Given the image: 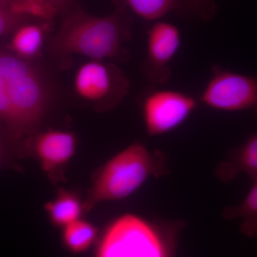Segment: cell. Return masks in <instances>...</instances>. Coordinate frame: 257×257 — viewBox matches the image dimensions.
Listing matches in <instances>:
<instances>
[{
  "label": "cell",
  "instance_id": "cell-16",
  "mask_svg": "<svg viewBox=\"0 0 257 257\" xmlns=\"http://www.w3.org/2000/svg\"><path fill=\"white\" fill-rule=\"evenodd\" d=\"M9 8L19 15L44 21H51L59 14L58 10L46 0H11Z\"/></svg>",
  "mask_w": 257,
  "mask_h": 257
},
{
  "label": "cell",
  "instance_id": "cell-22",
  "mask_svg": "<svg viewBox=\"0 0 257 257\" xmlns=\"http://www.w3.org/2000/svg\"><path fill=\"white\" fill-rule=\"evenodd\" d=\"M46 1L53 5L56 9L58 10L59 13L67 10L71 3V0H46Z\"/></svg>",
  "mask_w": 257,
  "mask_h": 257
},
{
  "label": "cell",
  "instance_id": "cell-10",
  "mask_svg": "<svg viewBox=\"0 0 257 257\" xmlns=\"http://www.w3.org/2000/svg\"><path fill=\"white\" fill-rule=\"evenodd\" d=\"M257 179V133L253 134L241 146L230 152L226 160L216 167V175L221 181L229 182L240 174Z\"/></svg>",
  "mask_w": 257,
  "mask_h": 257
},
{
  "label": "cell",
  "instance_id": "cell-7",
  "mask_svg": "<svg viewBox=\"0 0 257 257\" xmlns=\"http://www.w3.org/2000/svg\"><path fill=\"white\" fill-rule=\"evenodd\" d=\"M199 99L172 89H152L143 96L142 110L147 133L158 136L183 124L197 109Z\"/></svg>",
  "mask_w": 257,
  "mask_h": 257
},
{
  "label": "cell",
  "instance_id": "cell-18",
  "mask_svg": "<svg viewBox=\"0 0 257 257\" xmlns=\"http://www.w3.org/2000/svg\"><path fill=\"white\" fill-rule=\"evenodd\" d=\"M15 154H18L15 145L0 125V170L9 167L18 168L13 160Z\"/></svg>",
  "mask_w": 257,
  "mask_h": 257
},
{
  "label": "cell",
  "instance_id": "cell-3",
  "mask_svg": "<svg viewBox=\"0 0 257 257\" xmlns=\"http://www.w3.org/2000/svg\"><path fill=\"white\" fill-rule=\"evenodd\" d=\"M166 167L165 154L150 152L142 143L133 144L97 172L84 204V210H91L99 202L128 197L150 177L165 174Z\"/></svg>",
  "mask_w": 257,
  "mask_h": 257
},
{
  "label": "cell",
  "instance_id": "cell-6",
  "mask_svg": "<svg viewBox=\"0 0 257 257\" xmlns=\"http://www.w3.org/2000/svg\"><path fill=\"white\" fill-rule=\"evenodd\" d=\"M199 101L216 110L249 111L257 117V76L236 73L215 64Z\"/></svg>",
  "mask_w": 257,
  "mask_h": 257
},
{
  "label": "cell",
  "instance_id": "cell-12",
  "mask_svg": "<svg viewBox=\"0 0 257 257\" xmlns=\"http://www.w3.org/2000/svg\"><path fill=\"white\" fill-rule=\"evenodd\" d=\"M117 8H123L147 20L156 21L172 12L189 15L184 0H111Z\"/></svg>",
  "mask_w": 257,
  "mask_h": 257
},
{
  "label": "cell",
  "instance_id": "cell-19",
  "mask_svg": "<svg viewBox=\"0 0 257 257\" xmlns=\"http://www.w3.org/2000/svg\"><path fill=\"white\" fill-rule=\"evenodd\" d=\"M29 18L12 11L9 8H0V37L12 34Z\"/></svg>",
  "mask_w": 257,
  "mask_h": 257
},
{
  "label": "cell",
  "instance_id": "cell-20",
  "mask_svg": "<svg viewBox=\"0 0 257 257\" xmlns=\"http://www.w3.org/2000/svg\"><path fill=\"white\" fill-rule=\"evenodd\" d=\"M189 15L209 21L216 14V5L211 0H184Z\"/></svg>",
  "mask_w": 257,
  "mask_h": 257
},
{
  "label": "cell",
  "instance_id": "cell-2",
  "mask_svg": "<svg viewBox=\"0 0 257 257\" xmlns=\"http://www.w3.org/2000/svg\"><path fill=\"white\" fill-rule=\"evenodd\" d=\"M0 69L13 114L10 139L18 154L46 114L50 92L45 75L32 61L0 50Z\"/></svg>",
  "mask_w": 257,
  "mask_h": 257
},
{
  "label": "cell",
  "instance_id": "cell-23",
  "mask_svg": "<svg viewBox=\"0 0 257 257\" xmlns=\"http://www.w3.org/2000/svg\"><path fill=\"white\" fill-rule=\"evenodd\" d=\"M11 0H0V8H9V5Z\"/></svg>",
  "mask_w": 257,
  "mask_h": 257
},
{
  "label": "cell",
  "instance_id": "cell-11",
  "mask_svg": "<svg viewBox=\"0 0 257 257\" xmlns=\"http://www.w3.org/2000/svg\"><path fill=\"white\" fill-rule=\"evenodd\" d=\"M45 29L35 23L22 24L12 33L7 50L24 60L33 61L41 55Z\"/></svg>",
  "mask_w": 257,
  "mask_h": 257
},
{
  "label": "cell",
  "instance_id": "cell-21",
  "mask_svg": "<svg viewBox=\"0 0 257 257\" xmlns=\"http://www.w3.org/2000/svg\"><path fill=\"white\" fill-rule=\"evenodd\" d=\"M164 229L167 243H168V257H176V248H177V228H167Z\"/></svg>",
  "mask_w": 257,
  "mask_h": 257
},
{
  "label": "cell",
  "instance_id": "cell-9",
  "mask_svg": "<svg viewBox=\"0 0 257 257\" xmlns=\"http://www.w3.org/2000/svg\"><path fill=\"white\" fill-rule=\"evenodd\" d=\"M77 143L74 133L50 128L32 135L24 143L20 155L23 152L33 154L40 161L43 170L55 179L57 172L73 157Z\"/></svg>",
  "mask_w": 257,
  "mask_h": 257
},
{
  "label": "cell",
  "instance_id": "cell-1",
  "mask_svg": "<svg viewBox=\"0 0 257 257\" xmlns=\"http://www.w3.org/2000/svg\"><path fill=\"white\" fill-rule=\"evenodd\" d=\"M132 37V18L127 10L116 8L112 14L98 17L82 10L69 13L55 35L48 50L57 60H68L79 55L94 60H125L124 45Z\"/></svg>",
  "mask_w": 257,
  "mask_h": 257
},
{
  "label": "cell",
  "instance_id": "cell-17",
  "mask_svg": "<svg viewBox=\"0 0 257 257\" xmlns=\"http://www.w3.org/2000/svg\"><path fill=\"white\" fill-rule=\"evenodd\" d=\"M0 125L4 128L10 139V135L13 128V114H12L11 107H10L8 94H7L4 76L2 73L1 69H0Z\"/></svg>",
  "mask_w": 257,
  "mask_h": 257
},
{
  "label": "cell",
  "instance_id": "cell-13",
  "mask_svg": "<svg viewBox=\"0 0 257 257\" xmlns=\"http://www.w3.org/2000/svg\"><path fill=\"white\" fill-rule=\"evenodd\" d=\"M45 209L52 224L63 227L78 220L84 210V204L75 194L64 191H61L55 199L47 203Z\"/></svg>",
  "mask_w": 257,
  "mask_h": 257
},
{
  "label": "cell",
  "instance_id": "cell-15",
  "mask_svg": "<svg viewBox=\"0 0 257 257\" xmlns=\"http://www.w3.org/2000/svg\"><path fill=\"white\" fill-rule=\"evenodd\" d=\"M97 230L86 221L78 220L64 227L63 241L65 246L74 253L86 251L95 241Z\"/></svg>",
  "mask_w": 257,
  "mask_h": 257
},
{
  "label": "cell",
  "instance_id": "cell-5",
  "mask_svg": "<svg viewBox=\"0 0 257 257\" xmlns=\"http://www.w3.org/2000/svg\"><path fill=\"white\" fill-rule=\"evenodd\" d=\"M130 82L116 64L90 60L79 66L74 76V94L97 110L108 111L130 92Z\"/></svg>",
  "mask_w": 257,
  "mask_h": 257
},
{
  "label": "cell",
  "instance_id": "cell-4",
  "mask_svg": "<svg viewBox=\"0 0 257 257\" xmlns=\"http://www.w3.org/2000/svg\"><path fill=\"white\" fill-rule=\"evenodd\" d=\"M165 233L139 216L125 214L106 230L96 257H168Z\"/></svg>",
  "mask_w": 257,
  "mask_h": 257
},
{
  "label": "cell",
  "instance_id": "cell-14",
  "mask_svg": "<svg viewBox=\"0 0 257 257\" xmlns=\"http://www.w3.org/2000/svg\"><path fill=\"white\" fill-rule=\"evenodd\" d=\"M223 217L227 220L241 219L240 231L248 237L257 236V179L246 198L239 205L224 209Z\"/></svg>",
  "mask_w": 257,
  "mask_h": 257
},
{
  "label": "cell",
  "instance_id": "cell-8",
  "mask_svg": "<svg viewBox=\"0 0 257 257\" xmlns=\"http://www.w3.org/2000/svg\"><path fill=\"white\" fill-rule=\"evenodd\" d=\"M179 28L167 22H156L147 32V55L143 70L153 85H164L170 80V63L181 46Z\"/></svg>",
  "mask_w": 257,
  "mask_h": 257
}]
</instances>
